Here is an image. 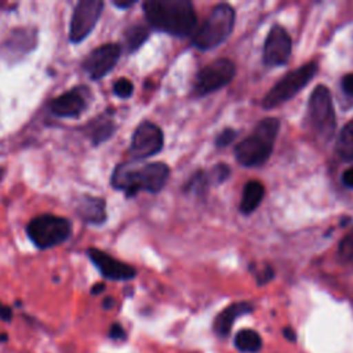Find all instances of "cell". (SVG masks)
Segmentation results:
<instances>
[{
    "mask_svg": "<svg viewBox=\"0 0 353 353\" xmlns=\"http://www.w3.org/2000/svg\"><path fill=\"white\" fill-rule=\"evenodd\" d=\"M149 25L174 36L193 32L197 15L189 0H148L142 4Z\"/></svg>",
    "mask_w": 353,
    "mask_h": 353,
    "instance_id": "obj_1",
    "label": "cell"
},
{
    "mask_svg": "<svg viewBox=\"0 0 353 353\" xmlns=\"http://www.w3.org/2000/svg\"><path fill=\"white\" fill-rule=\"evenodd\" d=\"M170 175V168L164 163H149L137 165L134 163L119 164L110 178L114 189L124 192L127 197H134L139 192H160Z\"/></svg>",
    "mask_w": 353,
    "mask_h": 353,
    "instance_id": "obj_2",
    "label": "cell"
},
{
    "mask_svg": "<svg viewBox=\"0 0 353 353\" xmlns=\"http://www.w3.org/2000/svg\"><path fill=\"white\" fill-rule=\"evenodd\" d=\"M279 130V119L268 117L261 120L255 125L252 134L240 141L234 148L236 160L244 167L263 164L272 154Z\"/></svg>",
    "mask_w": 353,
    "mask_h": 353,
    "instance_id": "obj_3",
    "label": "cell"
},
{
    "mask_svg": "<svg viewBox=\"0 0 353 353\" xmlns=\"http://www.w3.org/2000/svg\"><path fill=\"white\" fill-rule=\"evenodd\" d=\"M234 25V10L221 3L215 6L201 26L193 34L192 43L200 50H212L222 44L232 33Z\"/></svg>",
    "mask_w": 353,
    "mask_h": 353,
    "instance_id": "obj_4",
    "label": "cell"
},
{
    "mask_svg": "<svg viewBox=\"0 0 353 353\" xmlns=\"http://www.w3.org/2000/svg\"><path fill=\"white\" fill-rule=\"evenodd\" d=\"M72 222L54 214H41L32 218L26 226L30 241L40 250H48L65 243L72 234Z\"/></svg>",
    "mask_w": 353,
    "mask_h": 353,
    "instance_id": "obj_5",
    "label": "cell"
},
{
    "mask_svg": "<svg viewBox=\"0 0 353 353\" xmlns=\"http://www.w3.org/2000/svg\"><path fill=\"white\" fill-rule=\"evenodd\" d=\"M307 116L314 132L328 141L336 128V117L332 105V95L328 87L320 84L310 94L307 103Z\"/></svg>",
    "mask_w": 353,
    "mask_h": 353,
    "instance_id": "obj_6",
    "label": "cell"
},
{
    "mask_svg": "<svg viewBox=\"0 0 353 353\" xmlns=\"http://www.w3.org/2000/svg\"><path fill=\"white\" fill-rule=\"evenodd\" d=\"M317 69L319 66L316 62H309L287 73L268 91L262 99V106L265 109H273L290 101L313 79V76L317 73Z\"/></svg>",
    "mask_w": 353,
    "mask_h": 353,
    "instance_id": "obj_7",
    "label": "cell"
},
{
    "mask_svg": "<svg viewBox=\"0 0 353 353\" xmlns=\"http://www.w3.org/2000/svg\"><path fill=\"white\" fill-rule=\"evenodd\" d=\"M236 74L234 63L228 58H219L208 65L203 66L193 81V94L203 97L218 91L223 85L229 84Z\"/></svg>",
    "mask_w": 353,
    "mask_h": 353,
    "instance_id": "obj_8",
    "label": "cell"
},
{
    "mask_svg": "<svg viewBox=\"0 0 353 353\" xmlns=\"http://www.w3.org/2000/svg\"><path fill=\"white\" fill-rule=\"evenodd\" d=\"M103 10L101 0H81L74 6L69 26V40L72 43L83 41L95 28Z\"/></svg>",
    "mask_w": 353,
    "mask_h": 353,
    "instance_id": "obj_9",
    "label": "cell"
},
{
    "mask_svg": "<svg viewBox=\"0 0 353 353\" xmlns=\"http://www.w3.org/2000/svg\"><path fill=\"white\" fill-rule=\"evenodd\" d=\"M163 143L164 137L160 127L152 121H142L131 137L128 153L134 160H143L159 153Z\"/></svg>",
    "mask_w": 353,
    "mask_h": 353,
    "instance_id": "obj_10",
    "label": "cell"
},
{
    "mask_svg": "<svg viewBox=\"0 0 353 353\" xmlns=\"http://www.w3.org/2000/svg\"><path fill=\"white\" fill-rule=\"evenodd\" d=\"M121 55V47L116 43H106L94 48L81 62L83 70L92 80L105 77L117 63Z\"/></svg>",
    "mask_w": 353,
    "mask_h": 353,
    "instance_id": "obj_11",
    "label": "cell"
},
{
    "mask_svg": "<svg viewBox=\"0 0 353 353\" xmlns=\"http://www.w3.org/2000/svg\"><path fill=\"white\" fill-rule=\"evenodd\" d=\"M291 37L287 30L274 25L265 40L263 46V62L268 66H280L287 63L291 55Z\"/></svg>",
    "mask_w": 353,
    "mask_h": 353,
    "instance_id": "obj_12",
    "label": "cell"
},
{
    "mask_svg": "<svg viewBox=\"0 0 353 353\" xmlns=\"http://www.w3.org/2000/svg\"><path fill=\"white\" fill-rule=\"evenodd\" d=\"M87 256L95 265V268L101 272L105 279L114 280V281H124L131 280L137 276V270L125 262H121L112 255L106 254L99 248L90 247L87 250Z\"/></svg>",
    "mask_w": 353,
    "mask_h": 353,
    "instance_id": "obj_13",
    "label": "cell"
},
{
    "mask_svg": "<svg viewBox=\"0 0 353 353\" xmlns=\"http://www.w3.org/2000/svg\"><path fill=\"white\" fill-rule=\"evenodd\" d=\"M87 90H84V87H74L70 91L54 98L50 102L48 109L57 117L74 119L79 117L87 109Z\"/></svg>",
    "mask_w": 353,
    "mask_h": 353,
    "instance_id": "obj_14",
    "label": "cell"
},
{
    "mask_svg": "<svg viewBox=\"0 0 353 353\" xmlns=\"http://www.w3.org/2000/svg\"><path fill=\"white\" fill-rule=\"evenodd\" d=\"M76 214L81 221L92 225H101L106 221V201L102 197L84 194L77 200Z\"/></svg>",
    "mask_w": 353,
    "mask_h": 353,
    "instance_id": "obj_15",
    "label": "cell"
},
{
    "mask_svg": "<svg viewBox=\"0 0 353 353\" xmlns=\"http://www.w3.org/2000/svg\"><path fill=\"white\" fill-rule=\"evenodd\" d=\"M254 310L252 303L250 302H236L225 307L214 320V331L219 336H228L233 327V323L237 317L251 313Z\"/></svg>",
    "mask_w": 353,
    "mask_h": 353,
    "instance_id": "obj_16",
    "label": "cell"
},
{
    "mask_svg": "<svg viewBox=\"0 0 353 353\" xmlns=\"http://www.w3.org/2000/svg\"><path fill=\"white\" fill-rule=\"evenodd\" d=\"M36 32L33 29L19 28L17 30H12L8 36L7 41L4 43V47L11 54H25L29 52L36 46Z\"/></svg>",
    "mask_w": 353,
    "mask_h": 353,
    "instance_id": "obj_17",
    "label": "cell"
},
{
    "mask_svg": "<svg viewBox=\"0 0 353 353\" xmlns=\"http://www.w3.org/2000/svg\"><path fill=\"white\" fill-rule=\"evenodd\" d=\"M116 131V124L110 117L101 116L95 120H92L87 127L85 132L88 138L91 139L92 145H101L105 141H108Z\"/></svg>",
    "mask_w": 353,
    "mask_h": 353,
    "instance_id": "obj_18",
    "label": "cell"
},
{
    "mask_svg": "<svg viewBox=\"0 0 353 353\" xmlns=\"http://www.w3.org/2000/svg\"><path fill=\"white\" fill-rule=\"evenodd\" d=\"M265 196V188L259 181H250L245 183L241 201H240V211L244 215H248L256 210V207L262 203Z\"/></svg>",
    "mask_w": 353,
    "mask_h": 353,
    "instance_id": "obj_19",
    "label": "cell"
},
{
    "mask_svg": "<svg viewBox=\"0 0 353 353\" xmlns=\"http://www.w3.org/2000/svg\"><path fill=\"white\" fill-rule=\"evenodd\" d=\"M234 346L243 353H256L262 347V338L254 330H241L234 336Z\"/></svg>",
    "mask_w": 353,
    "mask_h": 353,
    "instance_id": "obj_20",
    "label": "cell"
},
{
    "mask_svg": "<svg viewBox=\"0 0 353 353\" xmlns=\"http://www.w3.org/2000/svg\"><path fill=\"white\" fill-rule=\"evenodd\" d=\"M336 154L345 161H353V120L339 132L335 146Z\"/></svg>",
    "mask_w": 353,
    "mask_h": 353,
    "instance_id": "obj_21",
    "label": "cell"
},
{
    "mask_svg": "<svg viewBox=\"0 0 353 353\" xmlns=\"http://www.w3.org/2000/svg\"><path fill=\"white\" fill-rule=\"evenodd\" d=\"M149 37V29L145 25H131L124 30V46L127 52H134L142 47Z\"/></svg>",
    "mask_w": 353,
    "mask_h": 353,
    "instance_id": "obj_22",
    "label": "cell"
},
{
    "mask_svg": "<svg viewBox=\"0 0 353 353\" xmlns=\"http://www.w3.org/2000/svg\"><path fill=\"white\" fill-rule=\"evenodd\" d=\"M229 174H230V168L226 164H216L210 171H207L210 183H215V185L226 181L229 178Z\"/></svg>",
    "mask_w": 353,
    "mask_h": 353,
    "instance_id": "obj_23",
    "label": "cell"
},
{
    "mask_svg": "<svg viewBox=\"0 0 353 353\" xmlns=\"http://www.w3.org/2000/svg\"><path fill=\"white\" fill-rule=\"evenodd\" d=\"M113 92H114V95H117L119 98L127 99V98H130V97L132 95V92H134V85H132V83H131L128 79L121 77V79H119V80L114 81V84H113Z\"/></svg>",
    "mask_w": 353,
    "mask_h": 353,
    "instance_id": "obj_24",
    "label": "cell"
},
{
    "mask_svg": "<svg viewBox=\"0 0 353 353\" xmlns=\"http://www.w3.org/2000/svg\"><path fill=\"white\" fill-rule=\"evenodd\" d=\"M338 254L345 261L353 259V229L341 240L338 247Z\"/></svg>",
    "mask_w": 353,
    "mask_h": 353,
    "instance_id": "obj_25",
    "label": "cell"
},
{
    "mask_svg": "<svg viewBox=\"0 0 353 353\" xmlns=\"http://www.w3.org/2000/svg\"><path fill=\"white\" fill-rule=\"evenodd\" d=\"M236 138V131L233 128H225L222 132H219V135L215 139V145L218 148H223L228 146L229 143H232Z\"/></svg>",
    "mask_w": 353,
    "mask_h": 353,
    "instance_id": "obj_26",
    "label": "cell"
},
{
    "mask_svg": "<svg viewBox=\"0 0 353 353\" xmlns=\"http://www.w3.org/2000/svg\"><path fill=\"white\" fill-rule=\"evenodd\" d=\"M341 87H342V91L347 95V97H352L353 98V72L352 73H347L342 77L341 80Z\"/></svg>",
    "mask_w": 353,
    "mask_h": 353,
    "instance_id": "obj_27",
    "label": "cell"
},
{
    "mask_svg": "<svg viewBox=\"0 0 353 353\" xmlns=\"http://www.w3.org/2000/svg\"><path fill=\"white\" fill-rule=\"evenodd\" d=\"M109 336L112 339H124L125 338V331L119 323H114V324H112V327L109 330Z\"/></svg>",
    "mask_w": 353,
    "mask_h": 353,
    "instance_id": "obj_28",
    "label": "cell"
},
{
    "mask_svg": "<svg viewBox=\"0 0 353 353\" xmlns=\"http://www.w3.org/2000/svg\"><path fill=\"white\" fill-rule=\"evenodd\" d=\"M11 319H12V310H11V307L7 306V305H4L3 302H0V320L8 323V321H11Z\"/></svg>",
    "mask_w": 353,
    "mask_h": 353,
    "instance_id": "obj_29",
    "label": "cell"
},
{
    "mask_svg": "<svg viewBox=\"0 0 353 353\" xmlns=\"http://www.w3.org/2000/svg\"><path fill=\"white\" fill-rule=\"evenodd\" d=\"M342 182H343L345 186L353 189V167H350V168H347V170L343 171V174H342Z\"/></svg>",
    "mask_w": 353,
    "mask_h": 353,
    "instance_id": "obj_30",
    "label": "cell"
},
{
    "mask_svg": "<svg viewBox=\"0 0 353 353\" xmlns=\"http://www.w3.org/2000/svg\"><path fill=\"white\" fill-rule=\"evenodd\" d=\"M272 277H273V269H272L270 266H268V268L259 274V277H258V284H265V283H268Z\"/></svg>",
    "mask_w": 353,
    "mask_h": 353,
    "instance_id": "obj_31",
    "label": "cell"
},
{
    "mask_svg": "<svg viewBox=\"0 0 353 353\" xmlns=\"http://www.w3.org/2000/svg\"><path fill=\"white\" fill-rule=\"evenodd\" d=\"M283 334H284V336H285L288 341H295V339H296L295 331H294L292 328H290V327H285V328L283 330Z\"/></svg>",
    "mask_w": 353,
    "mask_h": 353,
    "instance_id": "obj_32",
    "label": "cell"
},
{
    "mask_svg": "<svg viewBox=\"0 0 353 353\" xmlns=\"http://www.w3.org/2000/svg\"><path fill=\"white\" fill-rule=\"evenodd\" d=\"M103 290H105V284H103V283H97V284H94V287L91 288V294H92V295H98V294H101Z\"/></svg>",
    "mask_w": 353,
    "mask_h": 353,
    "instance_id": "obj_33",
    "label": "cell"
},
{
    "mask_svg": "<svg viewBox=\"0 0 353 353\" xmlns=\"http://www.w3.org/2000/svg\"><path fill=\"white\" fill-rule=\"evenodd\" d=\"M134 3L135 1H125V3H120V1H113V4L116 6V7H119V8H128V7H131V6H134Z\"/></svg>",
    "mask_w": 353,
    "mask_h": 353,
    "instance_id": "obj_34",
    "label": "cell"
},
{
    "mask_svg": "<svg viewBox=\"0 0 353 353\" xmlns=\"http://www.w3.org/2000/svg\"><path fill=\"white\" fill-rule=\"evenodd\" d=\"M113 303H114V299H113V298H110V296H108V298H105V299H103L102 306H103L105 309H110V307L113 306Z\"/></svg>",
    "mask_w": 353,
    "mask_h": 353,
    "instance_id": "obj_35",
    "label": "cell"
},
{
    "mask_svg": "<svg viewBox=\"0 0 353 353\" xmlns=\"http://www.w3.org/2000/svg\"><path fill=\"white\" fill-rule=\"evenodd\" d=\"M4 172H6V168H3V167H1V168H0V181L3 179V175H4Z\"/></svg>",
    "mask_w": 353,
    "mask_h": 353,
    "instance_id": "obj_36",
    "label": "cell"
}]
</instances>
